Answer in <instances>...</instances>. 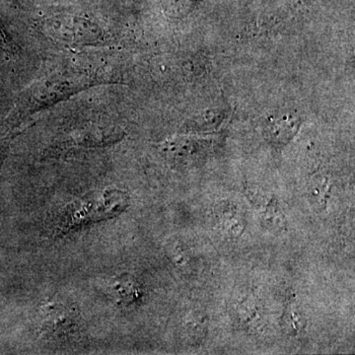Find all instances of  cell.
Listing matches in <instances>:
<instances>
[{"label":"cell","mask_w":355,"mask_h":355,"mask_svg":"<svg viewBox=\"0 0 355 355\" xmlns=\"http://www.w3.org/2000/svg\"><path fill=\"white\" fill-rule=\"evenodd\" d=\"M128 202L127 193L114 188L74 200L62 209L55 235H65L84 226L113 218L127 209Z\"/></svg>","instance_id":"obj_1"},{"label":"cell","mask_w":355,"mask_h":355,"mask_svg":"<svg viewBox=\"0 0 355 355\" xmlns=\"http://www.w3.org/2000/svg\"><path fill=\"white\" fill-rule=\"evenodd\" d=\"M49 38L69 44H91L102 41L104 31L97 21L83 14H57L42 23Z\"/></svg>","instance_id":"obj_2"},{"label":"cell","mask_w":355,"mask_h":355,"mask_svg":"<svg viewBox=\"0 0 355 355\" xmlns=\"http://www.w3.org/2000/svg\"><path fill=\"white\" fill-rule=\"evenodd\" d=\"M78 310L64 301H51L42 306L39 312L40 334L48 340H67L80 330Z\"/></svg>","instance_id":"obj_3"},{"label":"cell","mask_w":355,"mask_h":355,"mask_svg":"<svg viewBox=\"0 0 355 355\" xmlns=\"http://www.w3.org/2000/svg\"><path fill=\"white\" fill-rule=\"evenodd\" d=\"M104 289L112 302L120 307L137 304L144 295L141 284L130 273H121L107 279Z\"/></svg>","instance_id":"obj_4"},{"label":"cell","mask_w":355,"mask_h":355,"mask_svg":"<svg viewBox=\"0 0 355 355\" xmlns=\"http://www.w3.org/2000/svg\"><path fill=\"white\" fill-rule=\"evenodd\" d=\"M284 330L291 336L298 335L304 330L306 319L303 311L296 305H291L286 308L282 318Z\"/></svg>","instance_id":"obj_5"},{"label":"cell","mask_w":355,"mask_h":355,"mask_svg":"<svg viewBox=\"0 0 355 355\" xmlns=\"http://www.w3.org/2000/svg\"><path fill=\"white\" fill-rule=\"evenodd\" d=\"M7 147H8L7 140L0 139V168H1L2 163H3L4 158H6Z\"/></svg>","instance_id":"obj_6"}]
</instances>
